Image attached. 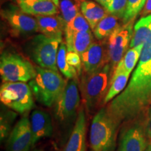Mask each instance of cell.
<instances>
[{
    "label": "cell",
    "instance_id": "6da1fadb",
    "mask_svg": "<svg viewBox=\"0 0 151 151\" xmlns=\"http://www.w3.org/2000/svg\"><path fill=\"white\" fill-rule=\"evenodd\" d=\"M151 105V33L146 38L129 83L110 102L109 112L119 123L132 122Z\"/></svg>",
    "mask_w": 151,
    "mask_h": 151
},
{
    "label": "cell",
    "instance_id": "7a4b0ae2",
    "mask_svg": "<svg viewBox=\"0 0 151 151\" xmlns=\"http://www.w3.org/2000/svg\"><path fill=\"white\" fill-rule=\"evenodd\" d=\"M114 70L110 64L90 74H83L81 91L86 110L92 113L102 106L110 88Z\"/></svg>",
    "mask_w": 151,
    "mask_h": 151
},
{
    "label": "cell",
    "instance_id": "3957f363",
    "mask_svg": "<svg viewBox=\"0 0 151 151\" xmlns=\"http://www.w3.org/2000/svg\"><path fill=\"white\" fill-rule=\"evenodd\" d=\"M35 78L29 81V86L35 99L45 106H54L63 93L67 81L59 73V71L36 67Z\"/></svg>",
    "mask_w": 151,
    "mask_h": 151
},
{
    "label": "cell",
    "instance_id": "277c9868",
    "mask_svg": "<svg viewBox=\"0 0 151 151\" xmlns=\"http://www.w3.org/2000/svg\"><path fill=\"white\" fill-rule=\"evenodd\" d=\"M120 124L107 108H101L92 119L90 143L92 151H115Z\"/></svg>",
    "mask_w": 151,
    "mask_h": 151
},
{
    "label": "cell",
    "instance_id": "5b68a950",
    "mask_svg": "<svg viewBox=\"0 0 151 151\" xmlns=\"http://www.w3.org/2000/svg\"><path fill=\"white\" fill-rule=\"evenodd\" d=\"M80 101L78 81L70 79L53 108L55 120L65 135L69 130L72 131L78 115Z\"/></svg>",
    "mask_w": 151,
    "mask_h": 151
},
{
    "label": "cell",
    "instance_id": "8992f818",
    "mask_svg": "<svg viewBox=\"0 0 151 151\" xmlns=\"http://www.w3.org/2000/svg\"><path fill=\"white\" fill-rule=\"evenodd\" d=\"M62 41L43 34L37 35L27 43L26 50L30 58L39 67L58 71L57 56Z\"/></svg>",
    "mask_w": 151,
    "mask_h": 151
},
{
    "label": "cell",
    "instance_id": "52a82bcc",
    "mask_svg": "<svg viewBox=\"0 0 151 151\" xmlns=\"http://www.w3.org/2000/svg\"><path fill=\"white\" fill-rule=\"evenodd\" d=\"M34 96L29 84L24 82H4L0 88L1 104L20 114L35 106Z\"/></svg>",
    "mask_w": 151,
    "mask_h": 151
},
{
    "label": "cell",
    "instance_id": "ba28073f",
    "mask_svg": "<svg viewBox=\"0 0 151 151\" xmlns=\"http://www.w3.org/2000/svg\"><path fill=\"white\" fill-rule=\"evenodd\" d=\"M36 67L20 55L3 52L0 59V74L4 82H27L35 78Z\"/></svg>",
    "mask_w": 151,
    "mask_h": 151
},
{
    "label": "cell",
    "instance_id": "9c48e42d",
    "mask_svg": "<svg viewBox=\"0 0 151 151\" xmlns=\"http://www.w3.org/2000/svg\"><path fill=\"white\" fill-rule=\"evenodd\" d=\"M134 21L121 24L107 39L109 64L114 71L129 46L133 35Z\"/></svg>",
    "mask_w": 151,
    "mask_h": 151
},
{
    "label": "cell",
    "instance_id": "30bf717a",
    "mask_svg": "<svg viewBox=\"0 0 151 151\" xmlns=\"http://www.w3.org/2000/svg\"><path fill=\"white\" fill-rule=\"evenodd\" d=\"M143 126L136 121L122 130L117 151H145L148 142Z\"/></svg>",
    "mask_w": 151,
    "mask_h": 151
},
{
    "label": "cell",
    "instance_id": "8fae6325",
    "mask_svg": "<svg viewBox=\"0 0 151 151\" xmlns=\"http://www.w3.org/2000/svg\"><path fill=\"white\" fill-rule=\"evenodd\" d=\"M81 58L83 74H90L102 69L109 63L107 39L94 41Z\"/></svg>",
    "mask_w": 151,
    "mask_h": 151
},
{
    "label": "cell",
    "instance_id": "7c38bea8",
    "mask_svg": "<svg viewBox=\"0 0 151 151\" xmlns=\"http://www.w3.org/2000/svg\"><path fill=\"white\" fill-rule=\"evenodd\" d=\"M30 120L24 115L11 130L6 143L7 151H29L33 147Z\"/></svg>",
    "mask_w": 151,
    "mask_h": 151
},
{
    "label": "cell",
    "instance_id": "4fadbf2b",
    "mask_svg": "<svg viewBox=\"0 0 151 151\" xmlns=\"http://www.w3.org/2000/svg\"><path fill=\"white\" fill-rule=\"evenodd\" d=\"M1 15L15 33L27 35L39 32L37 18L26 14L15 6L6 8Z\"/></svg>",
    "mask_w": 151,
    "mask_h": 151
},
{
    "label": "cell",
    "instance_id": "5bb4252c",
    "mask_svg": "<svg viewBox=\"0 0 151 151\" xmlns=\"http://www.w3.org/2000/svg\"><path fill=\"white\" fill-rule=\"evenodd\" d=\"M33 146L41 139L50 137L53 132V126L50 114L46 111L36 109L30 116Z\"/></svg>",
    "mask_w": 151,
    "mask_h": 151
},
{
    "label": "cell",
    "instance_id": "9a60e30c",
    "mask_svg": "<svg viewBox=\"0 0 151 151\" xmlns=\"http://www.w3.org/2000/svg\"><path fill=\"white\" fill-rule=\"evenodd\" d=\"M86 117L83 109H80L76 121L64 151L86 150Z\"/></svg>",
    "mask_w": 151,
    "mask_h": 151
},
{
    "label": "cell",
    "instance_id": "2e32d148",
    "mask_svg": "<svg viewBox=\"0 0 151 151\" xmlns=\"http://www.w3.org/2000/svg\"><path fill=\"white\" fill-rule=\"evenodd\" d=\"M39 27V32L48 37L56 38L62 40L65 35L67 23L63 17L59 15L36 16Z\"/></svg>",
    "mask_w": 151,
    "mask_h": 151
},
{
    "label": "cell",
    "instance_id": "e0dca14e",
    "mask_svg": "<svg viewBox=\"0 0 151 151\" xmlns=\"http://www.w3.org/2000/svg\"><path fill=\"white\" fill-rule=\"evenodd\" d=\"M19 8L32 16H48L58 14V6L52 0H15Z\"/></svg>",
    "mask_w": 151,
    "mask_h": 151
},
{
    "label": "cell",
    "instance_id": "ac0fdd59",
    "mask_svg": "<svg viewBox=\"0 0 151 151\" xmlns=\"http://www.w3.org/2000/svg\"><path fill=\"white\" fill-rule=\"evenodd\" d=\"M81 9L92 30L106 16L109 14L105 8L91 1H83Z\"/></svg>",
    "mask_w": 151,
    "mask_h": 151
},
{
    "label": "cell",
    "instance_id": "d6986e66",
    "mask_svg": "<svg viewBox=\"0 0 151 151\" xmlns=\"http://www.w3.org/2000/svg\"><path fill=\"white\" fill-rule=\"evenodd\" d=\"M90 29L89 22L83 14L78 13L74 18L67 24L65 31V43L67 46V51H73V38L78 32L88 31Z\"/></svg>",
    "mask_w": 151,
    "mask_h": 151
},
{
    "label": "cell",
    "instance_id": "ffe728a7",
    "mask_svg": "<svg viewBox=\"0 0 151 151\" xmlns=\"http://www.w3.org/2000/svg\"><path fill=\"white\" fill-rule=\"evenodd\" d=\"M120 20L118 17L109 13L93 29L95 37L98 40H105L108 39L111 34L121 25L119 22Z\"/></svg>",
    "mask_w": 151,
    "mask_h": 151
},
{
    "label": "cell",
    "instance_id": "44dd1931",
    "mask_svg": "<svg viewBox=\"0 0 151 151\" xmlns=\"http://www.w3.org/2000/svg\"><path fill=\"white\" fill-rule=\"evenodd\" d=\"M151 33V15L142 17L134 27L133 35L129 47L133 48L143 44L146 38Z\"/></svg>",
    "mask_w": 151,
    "mask_h": 151
},
{
    "label": "cell",
    "instance_id": "7402d4cb",
    "mask_svg": "<svg viewBox=\"0 0 151 151\" xmlns=\"http://www.w3.org/2000/svg\"><path fill=\"white\" fill-rule=\"evenodd\" d=\"M143 47V44H141L139 46L130 48L126 52L121 60L118 62L115 69L114 73L126 71L131 73L139 60Z\"/></svg>",
    "mask_w": 151,
    "mask_h": 151
},
{
    "label": "cell",
    "instance_id": "603a6c76",
    "mask_svg": "<svg viewBox=\"0 0 151 151\" xmlns=\"http://www.w3.org/2000/svg\"><path fill=\"white\" fill-rule=\"evenodd\" d=\"M67 46L66 43L61 42L57 56V65L58 69L66 78L75 79L78 81V73L75 67L69 65L67 61Z\"/></svg>",
    "mask_w": 151,
    "mask_h": 151
},
{
    "label": "cell",
    "instance_id": "cb8c5ba5",
    "mask_svg": "<svg viewBox=\"0 0 151 151\" xmlns=\"http://www.w3.org/2000/svg\"><path fill=\"white\" fill-rule=\"evenodd\" d=\"M130 73L126 71L114 73L111 81L110 88L106 96L104 104L109 103V101L117 97L120 92L123 91L126 88L128 80H129Z\"/></svg>",
    "mask_w": 151,
    "mask_h": 151
},
{
    "label": "cell",
    "instance_id": "d4e9b609",
    "mask_svg": "<svg viewBox=\"0 0 151 151\" xmlns=\"http://www.w3.org/2000/svg\"><path fill=\"white\" fill-rule=\"evenodd\" d=\"M6 106L1 107L0 117V139L2 142L8 137L11 132V127L17 117L16 111L11 109H6Z\"/></svg>",
    "mask_w": 151,
    "mask_h": 151
},
{
    "label": "cell",
    "instance_id": "484cf974",
    "mask_svg": "<svg viewBox=\"0 0 151 151\" xmlns=\"http://www.w3.org/2000/svg\"><path fill=\"white\" fill-rule=\"evenodd\" d=\"M94 42V38L91 30L78 32L73 38V51L81 55L89 48Z\"/></svg>",
    "mask_w": 151,
    "mask_h": 151
},
{
    "label": "cell",
    "instance_id": "4316f807",
    "mask_svg": "<svg viewBox=\"0 0 151 151\" xmlns=\"http://www.w3.org/2000/svg\"><path fill=\"white\" fill-rule=\"evenodd\" d=\"M82 2L81 0H62L60 7L66 23H69L78 15V8Z\"/></svg>",
    "mask_w": 151,
    "mask_h": 151
},
{
    "label": "cell",
    "instance_id": "83f0119b",
    "mask_svg": "<svg viewBox=\"0 0 151 151\" xmlns=\"http://www.w3.org/2000/svg\"><path fill=\"white\" fill-rule=\"evenodd\" d=\"M147 0H127L125 14L122 19V24L134 20L136 17L142 11Z\"/></svg>",
    "mask_w": 151,
    "mask_h": 151
},
{
    "label": "cell",
    "instance_id": "f1b7e54d",
    "mask_svg": "<svg viewBox=\"0 0 151 151\" xmlns=\"http://www.w3.org/2000/svg\"><path fill=\"white\" fill-rule=\"evenodd\" d=\"M127 0H112L107 11L111 14L115 15L120 19H123L127 9Z\"/></svg>",
    "mask_w": 151,
    "mask_h": 151
},
{
    "label": "cell",
    "instance_id": "f546056e",
    "mask_svg": "<svg viewBox=\"0 0 151 151\" xmlns=\"http://www.w3.org/2000/svg\"><path fill=\"white\" fill-rule=\"evenodd\" d=\"M67 61L69 65L75 67L78 71V75L81 76L83 71L82 60L81 55L76 51H67Z\"/></svg>",
    "mask_w": 151,
    "mask_h": 151
},
{
    "label": "cell",
    "instance_id": "4dcf8cb0",
    "mask_svg": "<svg viewBox=\"0 0 151 151\" xmlns=\"http://www.w3.org/2000/svg\"><path fill=\"white\" fill-rule=\"evenodd\" d=\"M145 129H146L147 137L151 140V105L148 110V115L145 122Z\"/></svg>",
    "mask_w": 151,
    "mask_h": 151
},
{
    "label": "cell",
    "instance_id": "1f68e13d",
    "mask_svg": "<svg viewBox=\"0 0 151 151\" xmlns=\"http://www.w3.org/2000/svg\"><path fill=\"white\" fill-rule=\"evenodd\" d=\"M151 15V0H147L144 6L141 11V17H145Z\"/></svg>",
    "mask_w": 151,
    "mask_h": 151
},
{
    "label": "cell",
    "instance_id": "d6a6232c",
    "mask_svg": "<svg viewBox=\"0 0 151 151\" xmlns=\"http://www.w3.org/2000/svg\"><path fill=\"white\" fill-rule=\"evenodd\" d=\"M97 1L101 4V5L104 6V7L107 10L109 6V3H110L109 2V0H97Z\"/></svg>",
    "mask_w": 151,
    "mask_h": 151
},
{
    "label": "cell",
    "instance_id": "836d02e7",
    "mask_svg": "<svg viewBox=\"0 0 151 151\" xmlns=\"http://www.w3.org/2000/svg\"><path fill=\"white\" fill-rule=\"evenodd\" d=\"M145 151H151V140L150 142H148Z\"/></svg>",
    "mask_w": 151,
    "mask_h": 151
},
{
    "label": "cell",
    "instance_id": "e575fe53",
    "mask_svg": "<svg viewBox=\"0 0 151 151\" xmlns=\"http://www.w3.org/2000/svg\"><path fill=\"white\" fill-rule=\"evenodd\" d=\"M52 1H54V3L55 4L58 6H59V0H52Z\"/></svg>",
    "mask_w": 151,
    "mask_h": 151
},
{
    "label": "cell",
    "instance_id": "d590c367",
    "mask_svg": "<svg viewBox=\"0 0 151 151\" xmlns=\"http://www.w3.org/2000/svg\"><path fill=\"white\" fill-rule=\"evenodd\" d=\"M111 1H112V0H109V2H111ZM110 3H109V4H110Z\"/></svg>",
    "mask_w": 151,
    "mask_h": 151
},
{
    "label": "cell",
    "instance_id": "8d00e7d4",
    "mask_svg": "<svg viewBox=\"0 0 151 151\" xmlns=\"http://www.w3.org/2000/svg\"><path fill=\"white\" fill-rule=\"evenodd\" d=\"M34 151H40V150H34Z\"/></svg>",
    "mask_w": 151,
    "mask_h": 151
}]
</instances>
